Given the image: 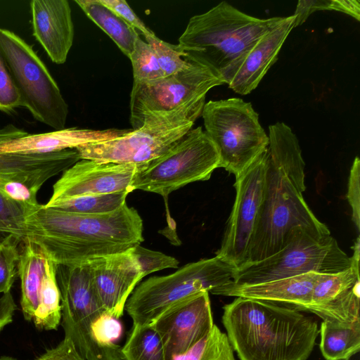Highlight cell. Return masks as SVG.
<instances>
[{
    "mask_svg": "<svg viewBox=\"0 0 360 360\" xmlns=\"http://www.w3.org/2000/svg\"><path fill=\"white\" fill-rule=\"evenodd\" d=\"M268 136L263 200L245 264L276 253L299 229L330 234L304 199L305 164L296 135L276 122L269 127Z\"/></svg>",
    "mask_w": 360,
    "mask_h": 360,
    "instance_id": "obj_1",
    "label": "cell"
},
{
    "mask_svg": "<svg viewBox=\"0 0 360 360\" xmlns=\"http://www.w3.org/2000/svg\"><path fill=\"white\" fill-rule=\"evenodd\" d=\"M143 229L137 210L127 203L103 214L75 213L40 204L27 215L22 240L37 244L56 265L70 266L141 245Z\"/></svg>",
    "mask_w": 360,
    "mask_h": 360,
    "instance_id": "obj_2",
    "label": "cell"
},
{
    "mask_svg": "<svg viewBox=\"0 0 360 360\" xmlns=\"http://www.w3.org/2000/svg\"><path fill=\"white\" fill-rule=\"evenodd\" d=\"M222 309L221 322L240 360H307L319 334L313 317L292 307L237 297Z\"/></svg>",
    "mask_w": 360,
    "mask_h": 360,
    "instance_id": "obj_3",
    "label": "cell"
},
{
    "mask_svg": "<svg viewBox=\"0 0 360 360\" xmlns=\"http://www.w3.org/2000/svg\"><path fill=\"white\" fill-rule=\"evenodd\" d=\"M283 18L260 19L222 1L205 13L191 17L177 46L186 56L206 65L221 77Z\"/></svg>",
    "mask_w": 360,
    "mask_h": 360,
    "instance_id": "obj_4",
    "label": "cell"
},
{
    "mask_svg": "<svg viewBox=\"0 0 360 360\" xmlns=\"http://www.w3.org/2000/svg\"><path fill=\"white\" fill-rule=\"evenodd\" d=\"M188 58V65L174 75L154 81L133 83L130 95L133 130L140 128L148 118L195 122L201 115L207 93L224 82L210 68Z\"/></svg>",
    "mask_w": 360,
    "mask_h": 360,
    "instance_id": "obj_5",
    "label": "cell"
},
{
    "mask_svg": "<svg viewBox=\"0 0 360 360\" xmlns=\"http://www.w3.org/2000/svg\"><path fill=\"white\" fill-rule=\"evenodd\" d=\"M236 270L217 255L187 264L171 274L153 276L142 282L131 292L124 310L133 324L150 325L179 301L201 291L211 292L227 284Z\"/></svg>",
    "mask_w": 360,
    "mask_h": 360,
    "instance_id": "obj_6",
    "label": "cell"
},
{
    "mask_svg": "<svg viewBox=\"0 0 360 360\" xmlns=\"http://www.w3.org/2000/svg\"><path fill=\"white\" fill-rule=\"evenodd\" d=\"M205 132L219 157V167L238 176L269 146V136L252 104L240 98L210 101L202 114Z\"/></svg>",
    "mask_w": 360,
    "mask_h": 360,
    "instance_id": "obj_7",
    "label": "cell"
},
{
    "mask_svg": "<svg viewBox=\"0 0 360 360\" xmlns=\"http://www.w3.org/2000/svg\"><path fill=\"white\" fill-rule=\"evenodd\" d=\"M0 52L19 93L21 107L55 131L65 129L68 105L32 46L13 32L0 27Z\"/></svg>",
    "mask_w": 360,
    "mask_h": 360,
    "instance_id": "obj_8",
    "label": "cell"
},
{
    "mask_svg": "<svg viewBox=\"0 0 360 360\" xmlns=\"http://www.w3.org/2000/svg\"><path fill=\"white\" fill-rule=\"evenodd\" d=\"M350 266L351 257L330 234L319 235L301 229L276 253L238 269L231 283L249 285L309 272L333 274Z\"/></svg>",
    "mask_w": 360,
    "mask_h": 360,
    "instance_id": "obj_9",
    "label": "cell"
},
{
    "mask_svg": "<svg viewBox=\"0 0 360 360\" xmlns=\"http://www.w3.org/2000/svg\"><path fill=\"white\" fill-rule=\"evenodd\" d=\"M219 167L218 152L201 127L192 128L160 157L137 165L131 187L158 193H169L186 184L208 180Z\"/></svg>",
    "mask_w": 360,
    "mask_h": 360,
    "instance_id": "obj_10",
    "label": "cell"
},
{
    "mask_svg": "<svg viewBox=\"0 0 360 360\" xmlns=\"http://www.w3.org/2000/svg\"><path fill=\"white\" fill-rule=\"evenodd\" d=\"M56 278L65 336L72 340L86 360H123L121 345L103 346L94 337V325L106 312L97 298L89 262L57 265Z\"/></svg>",
    "mask_w": 360,
    "mask_h": 360,
    "instance_id": "obj_11",
    "label": "cell"
},
{
    "mask_svg": "<svg viewBox=\"0 0 360 360\" xmlns=\"http://www.w3.org/2000/svg\"><path fill=\"white\" fill-rule=\"evenodd\" d=\"M167 118H148L137 129L108 141L75 148L81 159L116 164L141 165L167 151L194 125Z\"/></svg>",
    "mask_w": 360,
    "mask_h": 360,
    "instance_id": "obj_12",
    "label": "cell"
},
{
    "mask_svg": "<svg viewBox=\"0 0 360 360\" xmlns=\"http://www.w3.org/2000/svg\"><path fill=\"white\" fill-rule=\"evenodd\" d=\"M268 149V148H267ZM267 150L235 177L236 198L216 255L237 269L246 264L263 200Z\"/></svg>",
    "mask_w": 360,
    "mask_h": 360,
    "instance_id": "obj_13",
    "label": "cell"
},
{
    "mask_svg": "<svg viewBox=\"0 0 360 360\" xmlns=\"http://www.w3.org/2000/svg\"><path fill=\"white\" fill-rule=\"evenodd\" d=\"M209 292L193 294L163 311L150 326L159 334L166 360H176L214 326Z\"/></svg>",
    "mask_w": 360,
    "mask_h": 360,
    "instance_id": "obj_14",
    "label": "cell"
},
{
    "mask_svg": "<svg viewBox=\"0 0 360 360\" xmlns=\"http://www.w3.org/2000/svg\"><path fill=\"white\" fill-rule=\"evenodd\" d=\"M359 238L352 247L351 266L333 274H319L307 308L323 321L349 326L360 320Z\"/></svg>",
    "mask_w": 360,
    "mask_h": 360,
    "instance_id": "obj_15",
    "label": "cell"
},
{
    "mask_svg": "<svg viewBox=\"0 0 360 360\" xmlns=\"http://www.w3.org/2000/svg\"><path fill=\"white\" fill-rule=\"evenodd\" d=\"M137 165L81 159L63 172L45 205L84 195L131 193Z\"/></svg>",
    "mask_w": 360,
    "mask_h": 360,
    "instance_id": "obj_16",
    "label": "cell"
},
{
    "mask_svg": "<svg viewBox=\"0 0 360 360\" xmlns=\"http://www.w3.org/2000/svg\"><path fill=\"white\" fill-rule=\"evenodd\" d=\"M131 129H90L77 127L42 134H29L12 124L0 127V154L49 153L75 149L91 143L120 137Z\"/></svg>",
    "mask_w": 360,
    "mask_h": 360,
    "instance_id": "obj_17",
    "label": "cell"
},
{
    "mask_svg": "<svg viewBox=\"0 0 360 360\" xmlns=\"http://www.w3.org/2000/svg\"><path fill=\"white\" fill-rule=\"evenodd\" d=\"M88 262L101 307L106 313L120 319L128 298L143 278L132 248Z\"/></svg>",
    "mask_w": 360,
    "mask_h": 360,
    "instance_id": "obj_18",
    "label": "cell"
},
{
    "mask_svg": "<svg viewBox=\"0 0 360 360\" xmlns=\"http://www.w3.org/2000/svg\"><path fill=\"white\" fill-rule=\"evenodd\" d=\"M294 20L293 15L284 17L278 25L260 37L224 72L221 77L224 84L241 95L255 90L276 62L283 43L294 28Z\"/></svg>",
    "mask_w": 360,
    "mask_h": 360,
    "instance_id": "obj_19",
    "label": "cell"
},
{
    "mask_svg": "<svg viewBox=\"0 0 360 360\" xmlns=\"http://www.w3.org/2000/svg\"><path fill=\"white\" fill-rule=\"evenodd\" d=\"M30 5L33 36L53 63H65L75 35L69 2L32 0Z\"/></svg>",
    "mask_w": 360,
    "mask_h": 360,
    "instance_id": "obj_20",
    "label": "cell"
},
{
    "mask_svg": "<svg viewBox=\"0 0 360 360\" xmlns=\"http://www.w3.org/2000/svg\"><path fill=\"white\" fill-rule=\"evenodd\" d=\"M79 160L75 148L49 153L0 154V176L22 184L37 194L49 179Z\"/></svg>",
    "mask_w": 360,
    "mask_h": 360,
    "instance_id": "obj_21",
    "label": "cell"
},
{
    "mask_svg": "<svg viewBox=\"0 0 360 360\" xmlns=\"http://www.w3.org/2000/svg\"><path fill=\"white\" fill-rule=\"evenodd\" d=\"M319 273L309 272L268 282L236 285L228 283L213 290L217 295L240 297L262 301L307 311L311 292Z\"/></svg>",
    "mask_w": 360,
    "mask_h": 360,
    "instance_id": "obj_22",
    "label": "cell"
},
{
    "mask_svg": "<svg viewBox=\"0 0 360 360\" xmlns=\"http://www.w3.org/2000/svg\"><path fill=\"white\" fill-rule=\"evenodd\" d=\"M47 259L41 248L34 243L23 240L20 243L18 275L20 279V305L27 321L33 319L39 304Z\"/></svg>",
    "mask_w": 360,
    "mask_h": 360,
    "instance_id": "obj_23",
    "label": "cell"
},
{
    "mask_svg": "<svg viewBox=\"0 0 360 360\" xmlns=\"http://www.w3.org/2000/svg\"><path fill=\"white\" fill-rule=\"evenodd\" d=\"M75 2L129 58L134 51L136 40L140 35L137 30L99 0H75Z\"/></svg>",
    "mask_w": 360,
    "mask_h": 360,
    "instance_id": "obj_24",
    "label": "cell"
},
{
    "mask_svg": "<svg viewBox=\"0 0 360 360\" xmlns=\"http://www.w3.org/2000/svg\"><path fill=\"white\" fill-rule=\"evenodd\" d=\"M320 350L326 360H346L360 350V320L349 326L323 321Z\"/></svg>",
    "mask_w": 360,
    "mask_h": 360,
    "instance_id": "obj_25",
    "label": "cell"
},
{
    "mask_svg": "<svg viewBox=\"0 0 360 360\" xmlns=\"http://www.w3.org/2000/svg\"><path fill=\"white\" fill-rule=\"evenodd\" d=\"M56 268L57 265L48 258L39 292V304L32 319L37 328L46 330H56L62 318Z\"/></svg>",
    "mask_w": 360,
    "mask_h": 360,
    "instance_id": "obj_26",
    "label": "cell"
},
{
    "mask_svg": "<svg viewBox=\"0 0 360 360\" xmlns=\"http://www.w3.org/2000/svg\"><path fill=\"white\" fill-rule=\"evenodd\" d=\"M121 352L123 360H166L162 340L150 325L133 324Z\"/></svg>",
    "mask_w": 360,
    "mask_h": 360,
    "instance_id": "obj_27",
    "label": "cell"
},
{
    "mask_svg": "<svg viewBox=\"0 0 360 360\" xmlns=\"http://www.w3.org/2000/svg\"><path fill=\"white\" fill-rule=\"evenodd\" d=\"M129 193L125 191L107 194L84 195L44 205L46 207H54L79 214H108L122 207L126 203V199Z\"/></svg>",
    "mask_w": 360,
    "mask_h": 360,
    "instance_id": "obj_28",
    "label": "cell"
},
{
    "mask_svg": "<svg viewBox=\"0 0 360 360\" xmlns=\"http://www.w3.org/2000/svg\"><path fill=\"white\" fill-rule=\"evenodd\" d=\"M176 360H236L227 335L214 324L211 330Z\"/></svg>",
    "mask_w": 360,
    "mask_h": 360,
    "instance_id": "obj_29",
    "label": "cell"
},
{
    "mask_svg": "<svg viewBox=\"0 0 360 360\" xmlns=\"http://www.w3.org/2000/svg\"><path fill=\"white\" fill-rule=\"evenodd\" d=\"M129 59L133 70V83L147 82L165 77L154 50L140 35Z\"/></svg>",
    "mask_w": 360,
    "mask_h": 360,
    "instance_id": "obj_30",
    "label": "cell"
},
{
    "mask_svg": "<svg viewBox=\"0 0 360 360\" xmlns=\"http://www.w3.org/2000/svg\"><path fill=\"white\" fill-rule=\"evenodd\" d=\"M326 10L340 11L358 21L360 20V2L358 0H300L293 14L294 27L304 22L314 12Z\"/></svg>",
    "mask_w": 360,
    "mask_h": 360,
    "instance_id": "obj_31",
    "label": "cell"
},
{
    "mask_svg": "<svg viewBox=\"0 0 360 360\" xmlns=\"http://www.w3.org/2000/svg\"><path fill=\"white\" fill-rule=\"evenodd\" d=\"M32 210L0 192V238L12 235L22 241L26 217Z\"/></svg>",
    "mask_w": 360,
    "mask_h": 360,
    "instance_id": "obj_32",
    "label": "cell"
},
{
    "mask_svg": "<svg viewBox=\"0 0 360 360\" xmlns=\"http://www.w3.org/2000/svg\"><path fill=\"white\" fill-rule=\"evenodd\" d=\"M20 243L12 235L0 238V294L10 292L15 279Z\"/></svg>",
    "mask_w": 360,
    "mask_h": 360,
    "instance_id": "obj_33",
    "label": "cell"
},
{
    "mask_svg": "<svg viewBox=\"0 0 360 360\" xmlns=\"http://www.w3.org/2000/svg\"><path fill=\"white\" fill-rule=\"evenodd\" d=\"M155 51L165 76L174 75L184 70L190 60L177 45L170 44L159 39L155 34L144 37Z\"/></svg>",
    "mask_w": 360,
    "mask_h": 360,
    "instance_id": "obj_34",
    "label": "cell"
},
{
    "mask_svg": "<svg viewBox=\"0 0 360 360\" xmlns=\"http://www.w3.org/2000/svg\"><path fill=\"white\" fill-rule=\"evenodd\" d=\"M132 252L140 266L143 277L160 270L178 268L179 262L161 252L149 250L141 245L132 248Z\"/></svg>",
    "mask_w": 360,
    "mask_h": 360,
    "instance_id": "obj_35",
    "label": "cell"
},
{
    "mask_svg": "<svg viewBox=\"0 0 360 360\" xmlns=\"http://www.w3.org/2000/svg\"><path fill=\"white\" fill-rule=\"evenodd\" d=\"M92 332L99 344L114 346L122 335L123 326L119 319L104 313L94 325Z\"/></svg>",
    "mask_w": 360,
    "mask_h": 360,
    "instance_id": "obj_36",
    "label": "cell"
},
{
    "mask_svg": "<svg viewBox=\"0 0 360 360\" xmlns=\"http://www.w3.org/2000/svg\"><path fill=\"white\" fill-rule=\"evenodd\" d=\"M19 107H21L19 93L0 52V110L11 113Z\"/></svg>",
    "mask_w": 360,
    "mask_h": 360,
    "instance_id": "obj_37",
    "label": "cell"
},
{
    "mask_svg": "<svg viewBox=\"0 0 360 360\" xmlns=\"http://www.w3.org/2000/svg\"><path fill=\"white\" fill-rule=\"evenodd\" d=\"M0 192L13 201L35 210L39 206L37 193L19 182L0 176Z\"/></svg>",
    "mask_w": 360,
    "mask_h": 360,
    "instance_id": "obj_38",
    "label": "cell"
},
{
    "mask_svg": "<svg viewBox=\"0 0 360 360\" xmlns=\"http://www.w3.org/2000/svg\"><path fill=\"white\" fill-rule=\"evenodd\" d=\"M360 160L356 157L350 169L347 198L352 208V219L358 231L360 229Z\"/></svg>",
    "mask_w": 360,
    "mask_h": 360,
    "instance_id": "obj_39",
    "label": "cell"
},
{
    "mask_svg": "<svg viewBox=\"0 0 360 360\" xmlns=\"http://www.w3.org/2000/svg\"><path fill=\"white\" fill-rule=\"evenodd\" d=\"M103 4L109 8L116 15L121 18L136 30H139L143 37L155 34L139 17L124 0H99Z\"/></svg>",
    "mask_w": 360,
    "mask_h": 360,
    "instance_id": "obj_40",
    "label": "cell"
},
{
    "mask_svg": "<svg viewBox=\"0 0 360 360\" xmlns=\"http://www.w3.org/2000/svg\"><path fill=\"white\" fill-rule=\"evenodd\" d=\"M36 360H86L68 337L55 347L48 349Z\"/></svg>",
    "mask_w": 360,
    "mask_h": 360,
    "instance_id": "obj_41",
    "label": "cell"
},
{
    "mask_svg": "<svg viewBox=\"0 0 360 360\" xmlns=\"http://www.w3.org/2000/svg\"><path fill=\"white\" fill-rule=\"evenodd\" d=\"M15 309L16 304L11 291L2 294L0 296V332L12 322Z\"/></svg>",
    "mask_w": 360,
    "mask_h": 360,
    "instance_id": "obj_42",
    "label": "cell"
},
{
    "mask_svg": "<svg viewBox=\"0 0 360 360\" xmlns=\"http://www.w3.org/2000/svg\"><path fill=\"white\" fill-rule=\"evenodd\" d=\"M0 360H17L16 359H14L11 356H4L0 357Z\"/></svg>",
    "mask_w": 360,
    "mask_h": 360,
    "instance_id": "obj_43",
    "label": "cell"
},
{
    "mask_svg": "<svg viewBox=\"0 0 360 360\" xmlns=\"http://www.w3.org/2000/svg\"><path fill=\"white\" fill-rule=\"evenodd\" d=\"M346 360H349V359H346Z\"/></svg>",
    "mask_w": 360,
    "mask_h": 360,
    "instance_id": "obj_44",
    "label": "cell"
},
{
    "mask_svg": "<svg viewBox=\"0 0 360 360\" xmlns=\"http://www.w3.org/2000/svg\"></svg>",
    "mask_w": 360,
    "mask_h": 360,
    "instance_id": "obj_45",
    "label": "cell"
}]
</instances>
